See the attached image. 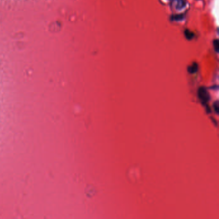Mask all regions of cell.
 <instances>
[{"mask_svg":"<svg viewBox=\"0 0 219 219\" xmlns=\"http://www.w3.org/2000/svg\"><path fill=\"white\" fill-rule=\"evenodd\" d=\"M175 2V9L177 10H182L185 7L186 2L185 0H174Z\"/></svg>","mask_w":219,"mask_h":219,"instance_id":"obj_2","label":"cell"},{"mask_svg":"<svg viewBox=\"0 0 219 219\" xmlns=\"http://www.w3.org/2000/svg\"><path fill=\"white\" fill-rule=\"evenodd\" d=\"M198 94L200 99L202 100L203 102H204V103H206L208 101L210 97L205 87H200L199 90Z\"/></svg>","mask_w":219,"mask_h":219,"instance_id":"obj_1","label":"cell"},{"mask_svg":"<svg viewBox=\"0 0 219 219\" xmlns=\"http://www.w3.org/2000/svg\"><path fill=\"white\" fill-rule=\"evenodd\" d=\"M218 102H216V103L215 104V105H214V108H215V112H217V113H218Z\"/></svg>","mask_w":219,"mask_h":219,"instance_id":"obj_7","label":"cell"},{"mask_svg":"<svg viewBox=\"0 0 219 219\" xmlns=\"http://www.w3.org/2000/svg\"><path fill=\"white\" fill-rule=\"evenodd\" d=\"M183 18H184V16H183L182 14L174 15V16H172V17H171V19H172V20H174V21H181Z\"/></svg>","mask_w":219,"mask_h":219,"instance_id":"obj_5","label":"cell"},{"mask_svg":"<svg viewBox=\"0 0 219 219\" xmlns=\"http://www.w3.org/2000/svg\"><path fill=\"white\" fill-rule=\"evenodd\" d=\"M188 71L190 73H195L198 71V64L196 62H193L191 66L188 68Z\"/></svg>","mask_w":219,"mask_h":219,"instance_id":"obj_3","label":"cell"},{"mask_svg":"<svg viewBox=\"0 0 219 219\" xmlns=\"http://www.w3.org/2000/svg\"><path fill=\"white\" fill-rule=\"evenodd\" d=\"M185 35L186 39L188 40H191L194 37V34L191 31L188 30H186L185 32Z\"/></svg>","mask_w":219,"mask_h":219,"instance_id":"obj_4","label":"cell"},{"mask_svg":"<svg viewBox=\"0 0 219 219\" xmlns=\"http://www.w3.org/2000/svg\"><path fill=\"white\" fill-rule=\"evenodd\" d=\"M214 49L217 52H218V48H219V45H218V40L215 39L214 41Z\"/></svg>","mask_w":219,"mask_h":219,"instance_id":"obj_6","label":"cell"}]
</instances>
